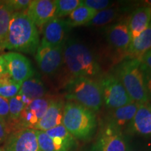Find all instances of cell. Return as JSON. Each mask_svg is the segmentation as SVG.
I'll return each instance as SVG.
<instances>
[{"mask_svg":"<svg viewBox=\"0 0 151 151\" xmlns=\"http://www.w3.org/2000/svg\"><path fill=\"white\" fill-rule=\"evenodd\" d=\"M106 37L112 48L125 53L132 41L129 17H125L109 26L106 32Z\"/></svg>","mask_w":151,"mask_h":151,"instance_id":"7c38bea8","label":"cell"},{"mask_svg":"<svg viewBox=\"0 0 151 151\" xmlns=\"http://www.w3.org/2000/svg\"><path fill=\"white\" fill-rule=\"evenodd\" d=\"M40 44L37 27L24 12H17L11 18L4 50L35 54Z\"/></svg>","mask_w":151,"mask_h":151,"instance_id":"6da1fadb","label":"cell"},{"mask_svg":"<svg viewBox=\"0 0 151 151\" xmlns=\"http://www.w3.org/2000/svg\"><path fill=\"white\" fill-rule=\"evenodd\" d=\"M14 13L2 1L0 5V50H4L5 43L8 35L9 24Z\"/></svg>","mask_w":151,"mask_h":151,"instance_id":"d4e9b609","label":"cell"},{"mask_svg":"<svg viewBox=\"0 0 151 151\" xmlns=\"http://www.w3.org/2000/svg\"><path fill=\"white\" fill-rule=\"evenodd\" d=\"M65 103L60 99H51L48 109L34 129L46 132L62 124Z\"/></svg>","mask_w":151,"mask_h":151,"instance_id":"2e32d148","label":"cell"},{"mask_svg":"<svg viewBox=\"0 0 151 151\" xmlns=\"http://www.w3.org/2000/svg\"><path fill=\"white\" fill-rule=\"evenodd\" d=\"M1 3H2V1H0V5L1 4Z\"/></svg>","mask_w":151,"mask_h":151,"instance_id":"ab89813d","label":"cell"},{"mask_svg":"<svg viewBox=\"0 0 151 151\" xmlns=\"http://www.w3.org/2000/svg\"><path fill=\"white\" fill-rule=\"evenodd\" d=\"M97 141L104 151H127V147L122 130L104 122L101 125Z\"/></svg>","mask_w":151,"mask_h":151,"instance_id":"4fadbf2b","label":"cell"},{"mask_svg":"<svg viewBox=\"0 0 151 151\" xmlns=\"http://www.w3.org/2000/svg\"><path fill=\"white\" fill-rule=\"evenodd\" d=\"M63 46H50L40 42L35 59L39 69L45 75H53L61 68L63 65Z\"/></svg>","mask_w":151,"mask_h":151,"instance_id":"52a82bcc","label":"cell"},{"mask_svg":"<svg viewBox=\"0 0 151 151\" xmlns=\"http://www.w3.org/2000/svg\"><path fill=\"white\" fill-rule=\"evenodd\" d=\"M20 86L21 84L15 81L7 73L0 78V96L10 99L18 94Z\"/></svg>","mask_w":151,"mask_h":151,"instance_id":"484cf974","label":"cell"},{"mask_svg":"<svg viewBox=\"0 0 151 151\" xmlns=\"http://www.w3.org/2000/svg\"><path fill=\"white\" fill-rule=\"evenodd\" d=\"M9 101V116L10 120L8 122L10 127L13 125L20 118V115L25 108L32 100L29 99L24 94L18 93L16 96L11 98Z\"/></svg>","mask_w":151,"mask_h":151,"instance_id":"7402d4cb","label":"cell"},{"mask_svg":"<svg viewBox=\"0 0 151 151\" xmlns=\"http://www.w3.org/2000/svg\"><path fill=\"white\" fill-rule=\"evenodd\" d=\"M0 118L9 122L10 120L9 116V106L8 99L0 96Z\"/></svg>","mask_w":151,"mask_h":151,"instance_id":"d6a6232c","label":"cell"},{"mask_svg":"<svg viewBox=\"0 0 151 151\" xmlns=\"http://www.w3.org/2000/svg\"><path fill=\"white\" fill-rule=\"evenodd\" d=\"M144 6H149L151 8V0H147V1H144Z\"/></svg>","mask_w":151,"mask_h":151,"instance_id":"8d00e7d4","label":"cell"},{"mask_svg":"<svg viewBox=\"0 0 151 151\" xmlns=\"http://www.w3.org/2000/svg\"><path fill=\"white\" fill-rule=\"evenodd\" d=\"M141 62L151 70V50H149L141 58Z\"/></svg>","mask_w":151,"mask_h":151,"instance_id":"836d02e7","label":"cell"},{"mask_svg":"<svg viewBox=\"0 0 151 151\" xmlns=\"http://www.w3.org/2000/svg\"><path fill=\"white\" fill-rule=\"evenodd\" d=\"M65 97L94 113L100 110L103 98L99 83L86 77L71 78L65 86Z\"/></svg>","mask_w":151,"mask_h":151,"instance_id":"277c9868","label":"cell"},{"mask_svg":"<svg viewBox=\"0 0 151 151\" xmlns=\"http://www.w3.org/2000/svg\"><path fill=\"white\" fill-rule=\"evenodd\" d=\"M120 15V9L118 7H109L98 11L93 18L86 24L88 27H102L111 23Z\"/></svg>","mask_w":151,"mask_h":151,"instance_id":"603a6c76","label":"cell"},{"mask_svg":"<svg viewBox=\"0 0 151 151\" xmlns=\"http://www.w3.org/2000/svg\"><path fill=\"white\" fill-rule=\"evenodd\" d=\"M71 27L67 20L55 18L41 27L42 39L41 43L50 46H63L67 40Z\"/></svg>","mask_w":151,"mask_h":151,"instance_id":"8fae6325","label":"cell"},{"mask_svg":"<svg viewBox=\"0 0 151 151\" xmlns=\"http://www.w3.org/2000/svg\"><path fill=\"white\" fill-rule=\"evenodd\" d=\"M88 151H104V150L102 148H101V145H100L99 143L97 141L89 149H88Z\"/></svg>","mask_w":151,"mask_h":151,"instance_id":"d590c367","label":"cell"},{"mask_svg":"<svg viewBox=\"0 0 151 151\" xmlns=\"http://www.w3.org/2000/svg\"><path fill=\"white\" fill-rule=\"evenodd\" d=\"M54 1L56 6L55 18H58L69 16L82 3V0H54Z\"/></svg>","mask_w":151,"mask_h":151,"instance_id":"83f0119b","label":"cell"},{"mask_svg":"<svg viewBox=\"0 0 151 151\" xmlns=\"http://www.w3.org/2000/svg\"><path fill=\"white\" fill-rule=\"evenodd\" d=\"M19 93L24 94L31 100L45 97L46 89L41 77L37 73L24 81L20 86Z\"/></svg>","mask_w":151,"mask_h":151,"instance_id":"ffe728a7","label":"cell"},{"mask_svg":"<svg viewBox=\"0 0 151 151\" xmlns=\"http://www.w3.org/2000/svg\"><path fill=\"white\" fill-rule=\"evenodd\" d=\"M63 65L71 78L97 76L101 68L93 52L88 46L73 39H67L63 46Z\"/></svg>","mask_w":151,"mask_h":151,"instance_id":"7a4b0ae2","label":"cell"},{"mask_svg":"<svg viewBox=\"0 0 151 151\" xmlns=\"http://www.w3.org/2000/svg\"><path fill=\"white\" fill-rule=\"evenodd\" d=\"M24 13L37 27H42L55 18L56 6L55 1L51 0H34Z\"/></svg>","mask_w":151,"mask_h":151,"instance_id":"5bb4252c","label":"cell"},{"mask_svg":"<svg viewBox=\"0 0 151 151\" xmlns=\"http://www.w3.org/2000/svg\"><path fill=\"white\" fill-rule=\"evenodd\" d=\"M0 151H4V150H2L1 148H0Z\"/></svg>","mask_w":151,"mask_h":151,"instance_id":"f35d334b","label":"cell"},{"mask_svg":"<svg viewBox=\"0 0 151 151\" xmlns=\"http://www.w3.org/2000/svg\"><path fill=\"white\" fill-rule=\"evenodd\" d=\"M151 22V8L147 6L136 9L129 16V27L132 39L138 37Z\"/></svg>","mask_w":151,"mask_h":151,"instance_id":"d6986e66","label":"cell"},{"mask_svg":"<svg viewBox=\"0 0 151 151\" xmlns=\"http://www.w3.org/2000/svg\"><path fill=\"white\" fill-rule=\"evenodd\" d=\"M32 1L30 0H9L4 1V3L14 13L24 12L29 6Z\"/></svg>","mask_w":151,"mask_h":151,"instance_id":"f546056e","label":"cell"},{"mask_svg":"<svg viewBox=\"0 0 151 151\" xmlns=\"http://www.w3.org/2000/svg\"><path fill=\"white\" fill-rule=\"evenodd\" d=\"M2 56L6 65L7 73L16 82L22 84L35 74L31 62L22 54L9 52Z\"/></svg>","mask_w":151,"mask_h":151,"instance_id":"9c48e42d","label":"cell"},{"mask_svg":"<svg viewBox=\"0 0 151 151\" xmlns=\"http://www.w3.org/2000/svg\"><path fill=\"white\" fill-rule=\"evenodd\" d=\"M127 151H134V150H129V149H127Z\"/></svg>","mask_w":151,"mask_h":151,"instance_id":"74e56055","label":"cell"},{"mask_svg":"<svg viewBox=\"0 0 151 151\" xmlns=\"http://www.w3.org/2000/svg\"><path fill=\"white\" fill-rule=\"evenodd\" d=\"M114 71L134 102L149 103L141 61L126 58L117 65Z\"/></svg>","mask_w":151,"mask_h":151,"instance_id":"5b68a950","label":"cell"},{"mask_svg":"<svg viewBox=\"0 0 151 151\" xmlns=\"http://www.w3.org/2000/svg\"><path fill=\"white\" fill-rule=\"evenodd\" d=\"M97 82L101 90L103 104L106 108L112 110L134 102L114 74L107 73L101 76Z\"/></svg>","mask_w":151,"mask_h":151,"instance_id":"8992f818","label":"cell"},{"mask_svg":"<svg viewBox=\"0 0 151 151\" xmlns=\"http://www.w3.org/2000/svg\"><path fill=\"white\" fill-rule=\"evenodd\" d=\"M150 50H151V22L142 33L132 39L125 54L128 59L141 61L142 57Z\"/></svg>","mask_w":151,"mask_h":151,"instance_id":"e0dca14e","label":"cell"},{"mask_svg":"<svg viewBox=\"0 0 151 151\" xmlns=\"http://www.w3.org/2000/svg\"><path fill=\"white\" fill-rule=\"evenodd\" d=\"M140 104L132 102L120 108L112 109L108 113L104 122L112 124L120 130L129 123L134 116Z\"/></svg>","mask_w":151,"mask_h":151,"instance_id":"ac0fdd59","label":"cell"},{"mask_svg":"<svg viewBox=\"0 0 151 151\" xmlns=\"http://www.w3.org/2000/svg\"><path fill=\"white\" fill-rule=\"evenodd\" d=\"M46 133L52 139L60 141L71 150L74 151L76 147V139L67 131V129L62 124L48 130L46 132Z\"/></svg>","mask_w":151,"mask_h":151,"instance_id":"cb8c5ba5","label":"cell"},{"mask_svg":"<svg viewBox=\"0 0 151 151\" xmlns=\"http://www.w3.org/2000/svg\"><path fill=\"white\" fill-rule=\"evenodd\" d=\"M50 99L43 97L32 100L22 111L20 118L11 125L12 132L21 129H34L48 109Z\"/></svg>","mask_w":151,"mask_h":151,"instance_id":"ba28073f","label":"cell"},{"mask_svg":"<svg viewBox=\"0 0 151 151\" xmlns=\"http://www.w3.org/2000/svg\"><path fill=\"white\" fill-rule=\"evenodd\" d=\"M129 134L151 135V104H140L134 116L127 126Z\"/></svg>","mask_w":151,"mask_h":151,"instance_id":"9a60e30c","label":"cell"},{"mask_svg":"<svg viewBox=\"0 0 151 151\" xmlns=\"http://www.w3.org/2000/svg\"><path fill=\"white\" fill-rule=\"evenodd\" d=\"M141 69L144 77L145 85H146L147 95L149 103H151V70L147 68L143 64L141 63Z\"/></svg>","mask_w":151,"mask_h":151,"instance_id":"4dcf8cb0","label":"cell"},{"mask_svg":"<svg viewBox=\"0 0 151 151\" xmlns=\"http://www.w3.org/2000/svg\"><path fill=\"white\" fill-rule=\"evenodd\" d=\"M62 124L75 139L87 141L94 135L97 121L93 111L68 101L65 104Z\"/></svg>","mask_w":151,"mask_h":151,"instance_id":"3957f363","label":"cell"},{"mask_svg":"<svg viewBox=\"0 0 151 151\" xmlns=\"http://www.w3.org/2000/svg\"><path fill=\"white\" fill-rule=\"evenodd\" d=\"M4 151H40L36 129L27 128L11 132L4 142Z\"/></svg>","mask_w":151,"mask_h":151,"instance_id":"30bf717a","label":"cell"},{"mask_svg":"<svg viewBox=\"0 0 151 151\" xmlns=\"http://www.w3.org/2000/svg\"><path fill=\"white\" fill-rule=\"evenodd\" d=\"M6 65L5 60L2 55H0V78L4 76L7 74Z\"/></svg>","mask_w":151,"mask_h":151,"instance_id":"e575fe53","label":"cell"},{"mask_svg":"<svg viewBox=\"0 0 151 151\" xmlns=\"http://www.w3.org/2000/svg\"><path fill=\"white\" fill-rule=\"evenodd\" d=\"M40 151H71L63 144L49 137L46 132L36 130Z\"/></svg>","mask_w":151,"mask_h":151,"instance_id":"4316f807","label":"cell"},{"mask_svg":"<svg viewBox=\"0 0 151 151\" xmlns=\"http://www.w3.org/2000/svg\"><path fill=\"white\" fill-rule=\"evenodd\" d=\"M97 13V11L81 4L69 14V18L66 20L71 28L82 25L86 26Z\"/></svg>","mask_w":151,"mask_h":151,"instance_id":"44dd1931","label":"cell"},{"mask_svg":"<svg viewBox=\"0 0 151 151\" xmlns=\"http://www.w3.org/2000/svg\"><path fill=\"white\" fill-rule=\"evenodd\" d=\"M11 132L12 129L8 122L0 118V144L5 142Z\"/></svg>","mask_w":151,"mask_h":151,"instance_id":"1f68e13d","label":"cell"},{"mask_svg":"<svg viewBox=\"0 0 151 151\" xmlns=\"http://www.w3.org/2000/svg\"><path fill=\"white\" fill-rule=\"evenodd\" d=\"M81 5L98 12L109 8L112 5V1L108 0H82Z\"/></svg>","mask_w":151,"mask_h":151,"instance_id":"f1b7e54d","label":"cell"}]
</instances>
